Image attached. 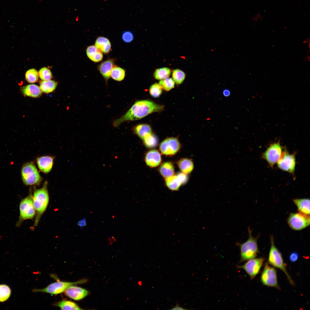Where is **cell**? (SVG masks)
Masks as SVG:
<instances>
[{
    "label": "cell",
    "instance_id": "6da1fadb",
    "mask_svg": "<svg viewBox=\"0 0 310 310\" xmlns=\"http://www.w3.org/2000/svg\"><path fill=\"white\" fill-rule=\"evenodd\" d=\"M164 107L163 105L149 100L137 101L124 115L115 120L113 125L115 127H117L126 121L139 120L152 113L162 111Z\"/></svg>",
    "mask_w": 310,
    "mask_h": 310
},
{
    "label": "cell",
    "instance_id": "d590c367",
    "mask_svg": "<svg viewBox=\"0 0 310 310\" xmlns=\"http://www.w3.org/2000/svg\"><path fill=\"white\" fill-rule=\"evenodd\" d=\"M38 75L40 78L44 81L50 80L52 77L50 70L46 67L41 68L39 71Z\"/></svg>",
    "mask_w": 310,
    "mask_h": 310
},
{
    "label": "cell",
    "instance_id": "603a6c76",
    "mask_svg": "<svg viewBox=\"0 0 310 310\" xmlns=\"http://www.w3.org/2000/svg\"><path fill=\"white\" fill-rule=\"evenodd\" d=\"M159 171L164 178L167 179L174 175V167L170 162H167L163 163L160 167Z\"/></svg>",
    "mask_w": 310,
    "mask_h": 310
},
{
    "label": "cell",
    "instance_id": "7bdbcfd3",
    "mask_svg": "<svg viewBox=\"0 0 310 310\" xmlns=\"http://www.w3.org/2000/svg\"><path fill=\"white\" fill-rule=\"evenodd\" d=\"M42 0H39V1H41Z\"/></svg>",
    "mask_w": 310,
    "mask_h": 310
},
{
    "label": "cell",
    "instance_id": "b9f144b4",
    "mask_svg": "<svg viewBox=\"0 0 310 310\" xmlns=\"http://www.w3.org/2000/svg\"><path fill=\"white\" fill-rule=\"evenodd\" d=\"M171 310H186V309L183 308V307H180L178 303L177 302V304L174 307H173Z\"/></svg>",
    "mask_w": 310,
    "mask_h": 310
},
{
    "label": "cell",
    "instance_id": "7c38bea8",
    "mask_svg": "<svg viewBox=\"0 0 310 310\" xmlns=\"http://www.w3.org/2000/svg\"><path fill=\"white\" fill-rule=\"evenodd\" d=\"M296 164L294 154H289L286 150L282 152L277 162L278 166L279 168L290 173L294 172Z\"/></svg>",
    "mask_w": 310,
    "mask_h": 310
},
{
    "label": "cell",
    "instance_id": "8fae6325",
    "mask_svg": "<svg viewBox=\"0 0 310 310\" xmlns=\"http://www.w3.org/2000/svg\"><path fill=\"white\" fill-rule=\"evenodd\" d=\"M20 220L33 218L36 215V210L34 207L32 197L29 195L21 201L19 206Z\"/></svg>",
    "mask_w": 310,
    "mask_h": 310
},
{
    "label": "cell",
    "instance_id": "5b68a950",
    "mask_svg": "<svg viewBox=\"0 0 310 310\" xmlns=\"http://www.w3.org/2000/svg\"><path fill=\"white\" fill-rule=\"evenodd\" d=\"M21 173L23 182L26 185H38L42 180L36 166L32 162L25 164L22 167Z\"/></svg>",
    "mask_w": 310,
    "mask_h": 310
},
{
    "label": "cell",
    "instance_id": "2e32d148",
    "mask_svg": "<svg viewBox=\"0 0 310 310\" xmlns=\"http://www.w3.org/2000/svg\"><path fill=\"white\" fill-rule=\"evenodd\" d=\"M54 158L49 156H44L37 158L36 162L39 170L42 172L47 173L51 170L53 163Z\"/></svg>",
    "mask_w": 310,
    "mask_h": 310
},
{
    "label": "cell",
    "instance_id": "9c48e42d",
    "mask_svg": "<svg viewBox=\"0 0 310 310\" xmlns=\"http://www.w3.org/2000/svg\"><path fill=\"white\" fill-rule=\"evenodd\" d=\"M282 153V148L279 142L271 144L262 154V158L273 167L280 159Z\"/></svg>",
    "mask_w": 310,
    "mask_h": 310
},
{
    "label": "cell",
    "instance_id": "cb8c5ba5",
    "mask_svg": "<svg viewBox=\"0 0 310 310\" xmlns=\"http://www.w3.org/2000/svg\"><path fill=\"white\" fill-rule=\"evenodd\" d=\"M135 133L140 138L143 140L149 134L152 133L150 126L146 124H141L137 125L134 128Z\"/></svg>",
    "mask_w": 310,
    "mask_h": 310
},
{
    "label": "cell",
    "instance_id": "e575fe53",
    "mask_svg": "<svg viewBox=\"0 0 310 310\" xmlns=\"http://www.w3.org/2000/svg\"><path fill=\"white\" fill-rule=\"evenodd\" d=\"M162 88L159 84L155 83L152 85L149 89L150 95L154 98L160 96L162 92Z\"/></svg>",
    "mask_w": 310,
    "mask_h": 310
},
{
    "label": "cell",
    "instance_id": "ac0fdd59",
    "mask_svg": "<svg viewBox=\"0 0 310 310\" xmlns=\"http://www.w3.org/2000/svg\"><path fill=\"white\" fill-rule=\"evenodd\" d=\"M114 66V61L111 59L105 61L99 65V71L106 80H108L111 77V72Z\"/></svg>",
    "mask_w": 310,
    "mask_h": 310
},
{
    "label": "cell",
    "instance_id": "74e56055",
    "mask_svg": "<svg viewBox=\"0 0 310 310\" xmlns=\"http://www.w3.org/2000/svg\"><path fill=\"white\" fill-rule=\"evenodd\" d=\"M299 257L298 253L296 252H293L290 253L289 256V259L290 261L294 262L296 261Z\"/></svg>",
    "mask_w": 310,
    "mask_h": 310
},
{
    "label": "cell",
    "instance_id": "f1b7e54d",
    "mask_svg": "<svg viewBox=\"0 0 310 310\" xmlns=\"http://www.w3.org/2000/svg\"><path fill=\"white\" fill-rule=\"evenodd\" d=\"M124 69L118 66H114L111 74V77L114 80L120 81L123 80L125 76Z\"/></svg>",
    "mask_w": 310,
    "mask_h": 310
},
{
    "label": "cell",
    "instance_id": "ffe728a7",
    "mask_svg": "<svg viewBox=\"0 0 310 310\" xmlns=\"http://www.w3.org/2000/svg\"><path fill=\"white\" fill-rule=\"evenodd\" d=\"M88 57L92 61L98 62L101 61L103 57L102 53L98 50L95 45L88 46L86 50Z\"/></svg>",
    "mask_w": 310,
    "mask_h": 310
},
{
    "label": "cell",
    "instance_id": "1f68e13d",
    "mask_svg": "<svg viewBox=\"0 0 310 310\" xmlns=\"http://www.w3.org/2000/svg\"><path fill=\"white\" fill-rule=\"evenodd\" d=\"M143 140L145 145L149 148L155 147L158 143L157 138L152 133L147 135Z\"/></svg>",
    "mask_w": 310,
    "mask_h": 310
},
{
    "label": "cell",
    "instance_id": "e0dca14e",
    "mask_svg": "<svg viewBox=\"0 0 310 310\" xmlns=\"http://www.w3.org/2000/svg\"><path fill=\"white\" fill-rule=\"evenodd\" d=\"M145 160L146 164L150 167L157 166L161 161L160 154L156 150H150L146 154Z\"/></svg>",
    "mask_w": 310,
    "mask_h": 310
},
{
    "label": "cell",
    "instance_id": "8992f818",
    "mask_svg": "<svg viewBox=\"0 0 310 310\" xmlns=\"http://www.w3.org/2000/svg\"><path fill=\"white\" fill-rule=\"evenodd\" d=\"M86 281V280L84 279L75 282L57 281L51 283L44 288L35 289L34 291L57 294L64 292L70 286L83 283Z\"/></svg>",
    "mask_w": 310,
    "mask_h": 310
},
{
    "label": "cell",
    "instance_id": "7a4b0ae2",
    "mask_svg": "<svg viewBox=\"0 0 310 310\" xmlns=\"http://www.w3.org/2000/svg\"><path fill=\"white\" fill-rule=\"evenodd\" d=\"M47 185V182H45L42 188L35 190L32 196L33 203L36 212L35 226L38 225L49 203V197Z\"/></svg>",
    "mask_w": 310,
    "mask_h": 310
},
{
    "label": "cell",
    "instance_id": "7402d4cb",
    "mask_svg": "<svg viewBox=\"0 0 310 310\" xmlns=\"http://www.w3.org/2000/svg\"><path fill=\"white\" fill-rule=\"evenodd\" d=\"M293 202L297 207L299 212L304 214H310V199L308 198L295 199Z\"/></svg>",
    "mask_w": 310,
    "mask_h": 310
},
{
    "label": "cell",
    "instance_id": "ab89813d",
    "mask_svg": "<svg viewBox=\"0 0 310 310\" xmlns=\"http://www.w3.org/2000/svg\"><path fill=\"white\" fill-rule=\"evenodd\" d=\"M86 224V220L84 218L80 221L78 223V225L81 227L85 226Z\"/></svg>",
    "mask_w": 310,
    "mask_h": 310
},
{
    "label": "cell",
    "instance_id": "4316f807",
    "mask_svg": "<svg viewBox=\"0 0 310 310\" xmlns=\"http://www.w3.org/2000/svg\"><path fill=\"white\" fill-rule=\"evenodd\" d=\"M55 305L60 307L62 310L82 309L75 303L67 300H62L55 304Z\"/></svg>",
    "mask_w": 310,
    "mask_h": 310
},
{
    "label": "cell",
    "instance_id": "484cf974",
    "mask_svg": "<svg viewBox=\"0 0 310 310\" xmlns=\"http://www.w3.org/2000/svg\"><path fill=\"white\" fill-rule=\"evenodd\" d=\"M57 85V82L54 80H43L40 82V87L42 92L49 93L55 90Z\"/></svg>",
    "mask_w": 310,
    "mask_h": 310
},
{
    "label": "cell",
    "instance_id": "83f0119b",
    "mask_svg": "<svg viewBox=\"0 0 310 310\" xmlns=\"http://www.w3.org/2000/svg\"><path fill=\"white\" fill-rule=\"evenodd\" d=\"M171 73L169 68L164 67L155 70L154 76L156 80H161L169 77Z\"/></svg>",
    "mask_w": 310,
    "mask_h": 310
},
{
    "label": "cell",
    "instance_id": "3957f363",
    "mask_svg": "<svg viewBox=\"0 0 310 310\" xmlns=\"http://www.w3.org/2000/svg\"><path fill=\"white\" fill-rule=\"evenodd\" d=\"M249 237L245 242L236 243L240 250V263L256 257L259 253L257 245L258 237H255L252 235L251 231L249 227L248 228Z\"/></svg>",
    "mask_w": 310,
    "mask_h": 310
},
{
    "label": "cell",
    "instance_id": "f546056e",
    "mask_svg": "<svg viewBox=\"0 0 310 310\" xmlns=\"http://www.w3.org/2000/svg\"><path fill=\"white\" fill-rule=\"evenodd\" d=\"M185 76V73L180 69H176L173 71V79L176 84H181L184 80Z\"/></svg>",
    "mask_w": 310,
    "mask_h": 310
},
{
    "label": "cell",
    "instance_id": "ba28073f",
    "mask_svg": "<svg viewBox=\"0 0 310 310\" xmlns=\"http://www.w3.org/2000/svg\"><path fill=\"white\" fill-rule=\"evenodd\" d=\"M261 280L264 285L280 289L277 280L276 270L274 267L269 266L268 262L266 263L261 273Z\"/></svg>",
    "mask_w": 310,
    "mask_h": 310
},
{
    "label": "cell",
    "instance_id": "f35d334b",
    "mask_svg": "<svg viewBox=\"0 0 310 310\" xmlns=\"http://www.w3.org/2000/svg\"><path fill=\"white\" fill-rule=\"evenodd\" d=\"M263 18V16L260 13H258L252 19L253 21L256 22L262 20Z\"/></svg>",
    "mask_w": 310,
    "mask_h": 310
},
{
    "label": "cell",
    "instance_id": "4fadbf2b",
    "mask_svg": "<svg viewBox=\"0 0 310 310\" xmlns=\"http://www.w3.org/2000/svg\"><path fill=\"white\" fill-rule=\"evenodd\" d=\"M180 144L176 138H166L160 144L159 148L161 153L166 155H173L176 154L179 150Z\"/></svg>",
    "mask_w": 310,
    "mask_h": 310
},
{
    "label": "cell",
    "instance_id": "5bb4252c",
    "mask_svg": "<svg viewBox=\"0 0 310 310\" xmlns=\"http://www.w3.org/2000/svg\"><path fill=\"white\" fill-rule=\"evenodd\" d=\"M188 177L186 174L180 173L176 175L173 176L166 179V185L168 188L173 191H177L181 184L187 181Z\"/></svg>",
    "mask_w": 310,
    "mask_h": 310
},
{
    "label": "cell",
    "instance_id": "44dd1931",
    "mask_svg": "<svg viewBox=\"0 0 310 310\" xmlns=\"http://www.w3.org/2000/svg\"><path fill=\"white\" fill-rule=\"evenodd\" d=\"M95 46L100 51L104 54L108 53L110 51L111 44L110 41L106 38L100 36L96 39Z\"/></svg>",
    "mask_w": 310,
    "mask_h": 310
},
{
    "label": "cell",
    "instance_id": "9a60e30c",
    "mask_svg": "<svg viewBox=\"0 0 310 310\" xmlns=\"http://www.w3.org/2000/svg\"><path fill=\"white\" fill-rule=\"evenodd\" d=\"M64 292L67 296L76 301L83 299L88 293V292L86 290L73 285L68 287Z\"/></svg>",
    "mask_w": 310,
    "mask_h": 310
},
{
    "label": "cell",
    "instance_id": "d6986e66",
    "mask_svg": "<svg viewBox=\"0 0 310 310\" xmlns=\"http://www.w3.org/2000/svg\"><path fill=\"white\" fill-rule=\"evenodd\" d=\"M21 90L24 96L33 98L40 96L42 92L39 87L34 84H29L21 87Z\"/></svg>",
    "mask_w": 310,
    "mask_h": 310
},
{
    "label": "cell",
    "instance_id": "d4e9b609",
    "mask_svg": "<svg viewBox=\"0 0 310 310\" xmlns=\"http://www.w3.org/2000/svg\"><path fill=\"white\" fill-rule=\"evenodd\" d=\"M177 164L181 170L186 174L191 172L193 168L192 161L188 158H183L180 160L178 162Z\"/></svg>",
    "mask_w": 310,
    "mask_h": 310
},
{
    "label": "cell",
    "instance_id": "d6a6232c",
    "mask_svg": "<svg viewBox=\"0 0 310 310\" xmlns=\"http://www.w3.org/2000/svg\"><path fill=\"white\" fill-rule=\"evenodd\" d=\"M159 84L162 89L166 91H168L173 88L175 86V82L171 78H166L160 80Z\"/></svg>",
    "mask_w": 310,
    "mask_h": 310
},
{
    "label": "cell",
    "instance_id": "60d3db41",
    "mask_svg": "<svg viewBox=\"0 0 310 310\" xmlns=\"http://www.w3.org/2000/svg\"><path fill=\"white\" fill-rule=\"evenodd\" d=\"M230 94V91L228 89H226L223 91V94L225 97L229 96Z\"/></svg>",
    "mask_w": 310,
    "mask_h": 310
},
{
    "label": "cell",
    "instance_id": "277c9868",
    "mask_svg": "<svg viewBox=\"0 0 310 310\" xmlns=\"http://www.w3.org/2000/svg\"><path fill=\"white\" fill-rule=\"evenodd\" d=\"M271 247L269 251L268 261L269 264L282 271L285 274L290 284L294 285V282L288 273L286 264L284 263L281 253L275 246L272 236H271Z\"/></svg>",
    "mask_w": 310,
    "mask_h": 310
},
{
    "label": "cell",
    "instance_id": "4dcf8cb0",
    "mask_svg": "<svg viewBox=\"0 0 310 310\" xmlns=\"http://www.w3.org/2000/svg\"><path fill=\"white\" fill-rule=\"evenodd\" d=\"M38 72L36 69H31L28 70L26 73L25 79L28 82L34 83L38 81Z\"/></svg>",
    "mask_w": 310,
    "mask_h": 310
},
{
    "label": "cell",
    "instance_id": "52a82bcc",
    "mask_svg": "<svg viewBox=\"0 0 310 310\" xmlns=\"http://www.w3.org/2000/svg\"><path fill=\"white\" fill-rule=\"evenodd\" d=\"M287 222L292 229L296 230H301L309 225V215L300 212L291 213L288 218Z\"/></svg>",
    "mask_w": 310,
    "mask_h": 310
},
{
    "label": "cell",
    "instance_id": "836d02e7",
    "mask_svg": "<svg viewBox=\"0 0 310 310\" xmlns=\"http://www.w3.org/2000/svg\"><path fill=\"white\" fill-rule=\"evenodd\" d=\"M11 291L10 288L7 286L0 285V302H4L7 300L9 297Z\"/></svg>",
    "mask_w": 310,
    "mask_h": 310
},
{
    "label": "cell",
    "instance_id": "30bf717a",
    "mask_svg": "<svg viewBox=\"0 0 310 310\" xmlns=\"http://www.w3.org/2000/svg\"><path fill=\"white\" fill-rule=\"evenodd\" d=\"M265 259L263 257L253 258L249 260L242 265H237L238 269H243L252 280L259 274L262 266Z\"/></svg>",
    "mask_w": 310,
    "mask_h": 310
},
{
    "label": "cell",
    "instance_id": "8d00e7d4",
    "mask_svg": "<svg viewBox=\"0 0 310 310\" xmlns=\"http://www.w3.org/2000/svg\"><path fill=\"white\" fill-rule=\"evenodd\" d=\"M134 36L132 33L129 31L124 32L122 35V38L124 42L129 43L133 41Z\"/></svg>",
    "mask_w": 310,
    "mask_h": 310
}]
</instances>
